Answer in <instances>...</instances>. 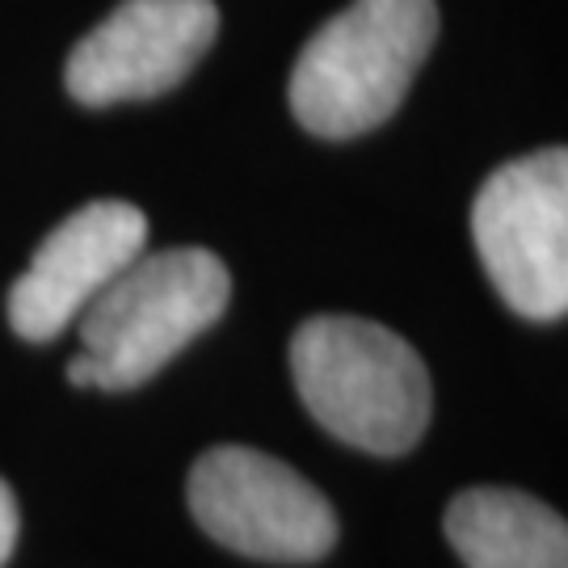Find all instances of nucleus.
Returning <instances> with one entry per match:
<instances>
[{
    "label": "nucleus",
    "mask_w": 568,
    "mask_h": 568,
    "mask_svg": "<svg viewBox=\"0 0 568 568\" xmlns=\"http://www.w3.org/2000/svg\"><path fill=\"white\" fill-rule=\"evenodd\" d=\"M476 253L497 295L527 321L568 312V156L544 148L501 164L471 206Z\"/></svg>",
    "instance_id": "20e7f679"
},
{
    "label": "nucleus",
    "mask_w": 568,
    "mask_h": 568,
    "mask_svg": "<svg viewBox=\"0 0 568 568\" xmlns=\"http://www.w3.org/2000/svg\"><path fill=\"white\" fill-rule=\"evenodd\" d=\"M148 248V215L119 199H98L39 244L9 291V325L26 342H51L126 265Z\"/></svg>",
    "instance_id": "0eeeda50"
},
{
    "label": "nucleus",
    "mask_w": 568,
    "mask_h": 568,
    "mask_svg": "<svg viewBox=\"0 0 568 568\" xmlns=\"http://www.w3.org/2000/svg\"><path fill=\"white\" fill-rule=\"evenodd\" d=\"M232 278L211 248L140 253L81 312L84 358L93 387L126 392L148 384L199 333L224 316Z\"/></svg>",
    "instance_id": "7ed1b4c3"
},
{
    "label": "nucleus",
    "mask_w": 568,
    "mask_h": 568,
    "mask_svg": "<svg viewBox=\"0 0 568 568\" xmlns=\"http://www.w3.org/2000/svg\"><path fill=\"white\" fill-rule=\"evenodd\" d=\"M300 400L349 447L405 455L429 426V375L413 345L366 316H312L291 337Z\"/></svg>",
    "instance_id": "f257e3e1"
},
{
    "label": "nucleus",
    "mask_w": 568,
    "mask_h": 568,
    "mask_svg": "<svg viewBox=\"0 0 568 568\" xmlns=\"http://www.w3.org/2000/svg\"><path fill=\"white\" fill-rule=\"evenodd\" d=\"M438 39L434 0H354L328 18L295 60L291 110L321 140L384 126Z\"/></svg>",
    "instance_id": "f03ea898"
},
{
    "label": "nucleus",
    "mask_w": 568,
    "mask_h": 568,
    "mask_svg": "<svg viewBox=\"0 0 568 568\" xmlns=\"http://www.w3.org/2000/svg\"><path fill=\"white\" fill-rule=\"evenodd\" d=\"M443 530L467 568H568L565 518L523 488H464Z\"/></svg>",
    "instance_id": "6e6552de"
},
{
    "label": "nucleus",
    "mask_w": 568,
    "mask_h": 568,
    "mask_svg": "<svg viewBox=\"0 0 568 568\" xmlns=\"http://www.w3.org/2000/svg\"><path fill=\"white\" fill-rule=\"evenodd\" d=\"M190 509L199 527L270 565H312L337 544V514L295 467L253 447H211L190 467Z\"/></svg>",
    "instance_id": "39448f33"
},
{
    "label": "nucleus",
    "mask_w": 568,
    "mask_h": 568,
    "mask_svg": "<svg viewBox=\"0 0 568 568\" xmlns=\"http://www.w3.org/2000/svg\"><path fill=\"white\" fill-rule=\"evenodd\" d=\"M220 34L215 0H122L68 55V93L81 105L161 98L194 72Z\"/></svg>",
    "instance_id": "423d86ee"
},
{
    "label": "nucleus",
    "mask_w": 568,
    "mask_h": 568,
    "mask_svg": "<svg viewBox=\"0 0 568 568\" xmlns=\"http://www.w3.org/2000/svg\"><path fill=\"white\" fill-rule=\"evenodd\" d=\"M18 544V501H13V488L0 480V565L13 556Z\"/></svg>",
    "instance_id": "1a4fd4ad"
}]
</instances>
